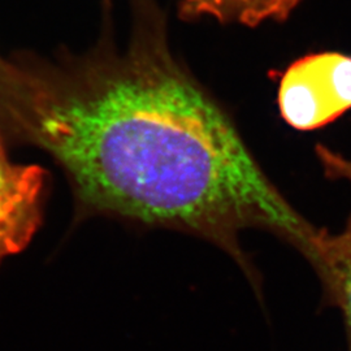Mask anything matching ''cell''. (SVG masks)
Returning a JSON list of instances; mask_svg holds the SVG:
<instances>
[{
    "instance_id": "cell-7",
    "label": "cell",
    "mask_w": 351,
    "mask_h": 351,
    "mask_svg": "<svg viewBox=\"0 0 351 351\" xmlns=\"http://www.w3.org/2000/svg\"><path fill=\"white\" fill-rule=\"evenodd\" d=\"M346 180H348V182L350 184L351 186V160L346 165Z\"/></svg>"
},
{
    "instance_id": "cell-1",
    "label": "cell",
    "mask_w": 351,
    "mask_h": 351,
    "mask_svg": "<svg viewBox=\"0 0 351 351\" xmlns=\"http://www.w3.org/2000/svg\"><path fill=\"white\" fill-rule=\"evenodd\" d=\"M154 29H141L123 53L12 69L4 116L63 167L82 215L191 233L228 252L251 280L239 234L261 228L323 272L330 236L285 199Z\"/></svg>"
},
{
    "instance_id": "cell-5",
    "label": "cell",
    "mask_w": 351,
    "mask_h": 351,
    "mask_svg": "<svg viewBox=\"0 0 351 351\" xmlns=\"http://www.w3.org/2000/svg\"><path fill=\"white\" fill-rule=\"evenodd\" d=\"M335 301H339L346 317L351 346V255L339 268Z\"/></svg>"
},
{
    "instance_id": "cell-4",
    "label": "cell",
    "mask_w": 351,
    "mask_h": 351,
    "mask_svg": "<svg viewBox=\"0 0 351 351\" xmlns=\"http://www.w3.org/2000/svg\"><path fill=\"white\" fill-rule=\"evenodd\" d=\"M302 0H181L180 12L185 19L213 17L224 24L262 25L282 23L297 10Z\"/></svg>"
},
{
    "instance_id": "cell-6",
    "label": "cell",
    "mask_w": 351,
    "mask_h": 351,
    "mask_svg": "<svg viewBox=\"0 0 351 351\" xmlns=\"http://www.w3.org/2000/svg\"><path fill=\"white\" fill-rule=\"evenodd\" d=\"M10 73H11V68L0 60V93H3V90L5 88Z\"/></svg>"
},
{
    "instance_id": "cell-3",
    "label": "cell",
    "mask_w": 351,
    "mask_h": 351,
    "mask_svg": "<svg viewBox=\"0 0 351 351\" xmlns=\"http://www.w3.org/2000/svg\"><path fill=\"white\" fill-rule=\"evenodd\" d=\"M45 171L11 162L0 134V264L27 247L42 220Z\"/></svg>"
},
{
    "instance_id": "cell-2",
    "label": "cell",
    "mask_w": 351,
    "mask_h": 351,
    "mask_svg": "<svg viewBox=\"0 0 351 351\" xmlns=\"http://www.w3.org/2000/svg\"><path fill=\"white\" fill-rule=\"evenodd\" d=\"M278 108L298 130H314L351 110V56L319 52L298 59L281 77Z\"/></svg>"
}]
</instances>
